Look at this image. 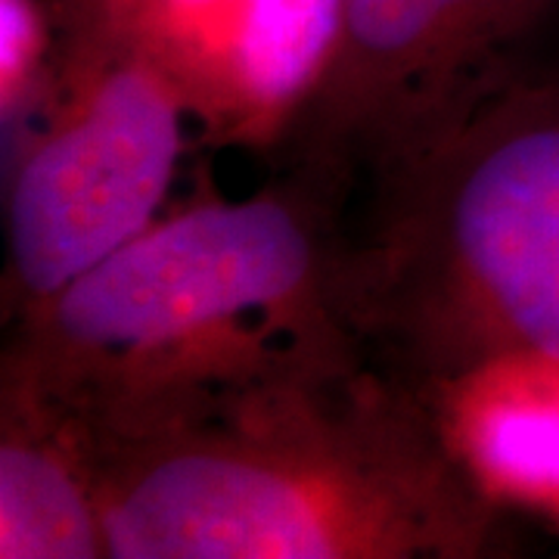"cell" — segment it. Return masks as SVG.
<instances>
[{
  "label": "cell",
  "mask_w": 559,
  "mask_h": 559,
  "mask_svg": "<svg viewBox=\"0 0 559 559\" xmlns=\"http://www.w3.org/2000/svg\"><path fill=\"white\" fill-rule=\"evenodd\" d=\"M557 16L559 0H340L333 53L280 168L342 200L380 187L525 72Z\"/></svg>",
  "instance_id": "obj_5"
},
{
  "label": "cell",
  "mask_w": 559,
  "mask_h": 559,
  "mask_svg": "<svg viewBox=\"0 0 559 559\" xmlns=\"http://www.w3.org/2000/svg\"><path fill=\"white\" fill-rule=\"evenodd\" d=\"M50 47L3 131V323L119 252L165 212L190 112L81 0H47Z\"/></svg>",
  "instance_id": "obj_4"
},
{
  "label": "cell",
  "mask_w": 559,
  "mask_h": 559,
  "mask_svg": "<svg viewBox=\"0 0 559 559\" xmlns=\"http://www.w3.org/2000/svg\"><path fill=\"white\" fill-rule=\"evenodd\" d=\"M342 205L314 178L283 171L252 197L162 212L7 323L0 380L79 419L100 451L370 360Z\"/></svg>",
  "instance_id": "obj_1"
},
{
  "label": "cell",
  "mask_w": 559,
  "mask_h": 559,
  "mask_svg": "<svg viewBox=\"0 0 559 559\" xmlns=\"http://www.w3.org/2000/svg\"><path fill=\"white\" fill-rule=\"evenodd\" d=\"M100 454L106 559H488L500 503L417 385L364 360Z\"/></svg>",
  "instance_id": "obj_2"
},
{
  "label": "cell",
  "mask_w": 559,
  "mask_h": 559,
  "mask_svg": "<svg viewBox=\"0 0 559 559\" xmlns=\"http://www.w3.org/2000/svg\"><path fill=\"white\" fill-rule=\"evenodd\" d=\"M426 395L500 503L559 516V358L507 355Z\"/></svg>",
  "instance_id": "obj_8"
},
{
  "label": "cell",
  "mask_w": 559,
  "mask_h": 559,
  "mask_svg": "<svg viewBox=\"0 0 559 559\" xmlns=\"http://www.w3.org/2000/svg\"><path fill=\"white\" fill-rule=\"evenodd\" d=\"M190 112L202 150L277 153L340 35V0H81Z\"/></svg>",
  "instance_id": "obj_6"
},
{
  "label": "cell",
  "mask_w": 559,
  "mask_h": 559,
  "mask_svg": "<svg viewBox=\"0 0 559 559\" xmlns=\"http://www.w3.org/2000/svg\"><path fill=\"white\" fill-rule=\"evenodd\" d=\"M352 308L370 360L419 392L559 358V69L532 62L373 187Z\"/></svg>",
  "instance_id": "obj_3"
},
{
  "label": "cell",
  "mask_w": 559,
  "mask_h": 559,
  "mask_svg": "<svg viewBox=\"0 0 559 559\" xmlns=\"http://www.w3.org/2000/svg\"><path fill=\"white\" fill-rule=\"evenodd\" d=\"M50 47L47 0H0V128L22 112Z\"/></svg>",
  "instance_id": "obj_9"
},
{
  "label": "cell",
  "mask_w": 559,
  "mask_h": 559,
  "mask_svg": "<svg viewBox=\"0 0 559 559\" xmlns=\"http://www.w3.org/2000/svg\"><path fill=\"white\" fill-rule=\"evenodd\" d=\"M0 559H106L100 457L79 419L0 380Z\"/></svg>",
  "instance_id": "obj_7"
}]
</instances>
